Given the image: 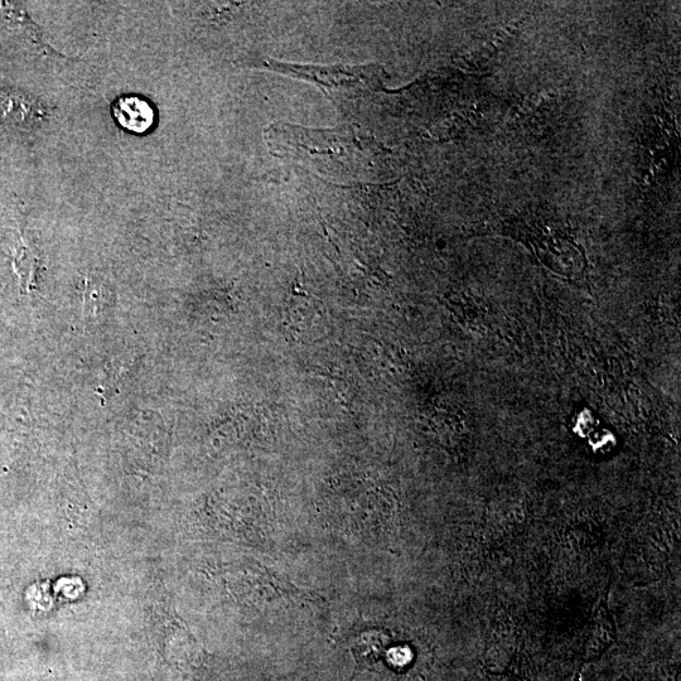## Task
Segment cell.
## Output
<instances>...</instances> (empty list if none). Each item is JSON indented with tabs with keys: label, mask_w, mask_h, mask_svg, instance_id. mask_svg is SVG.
Segmentation results:
<instances>
[{
	"label": "cell",
	"mask_w": 681,
	"mask_h": 681,
	"mask_svg": "<svg viewBox=\"0 0 681 681\" xmlns=\"http://www.w3.org/2000/svg\"><path fill=\"white\" fill-rule=\"evenodd\" d=\"M270 152L320 175L357 178L374 169V139L351 128L312 130L273 124L265 130Z\"/></svg>",
	"instance_id": "cell-1"
},
{
	"label": "cell",
	"mask_w": 681,
	"mask_h": 681,
	"mask_svg": "<svg viewBox=\"0 0 681 681\" xmlns=\"http://www.w3.org/2000/svg\"><path fill=\"white\" fill-rule=\"evenodd\" d=\"M258 67L279 72V74L298 77L320 86L327 95L354 96L366 95L379 90L383 80V69L375 65L365 66H313L287 64L272 59H262Z\"/></svg>",
	"instance_id": "cell-2"
},
{
	"label": "cell",
	"mask_w": 681,
	"mask_h": 681,
	"mask_svg": "<svg viewBox=\"0 0 681 681\" xmlns=\"http://www.w3.org/2000/svg\"><path fill=\"white\" fill-rule=\"evenodd\" d=\"M390 644V636L384 631L369 630L352 640L351 651L359 668L374 670L389 660L393 652L389 651Z\"/></svg>",
	"instance_id": "cell-3"
},
{
	"label": "cell",
	"mask_w": 681,
	"mask_h": 681,
	"mask_svg": "<svg viewBox=\"0 0 681 681\" xmlns=\"http://www.w3.org/2000/svg\"><path fill=\"white\" fill-rule=\"evenodd\" d=\"M115 120L129 132L142 134L153 127L156 113L152 105L140 96H122L113 104Z\"/></svg>",
	"instance_id": "cell-4"
}]
</instances>
